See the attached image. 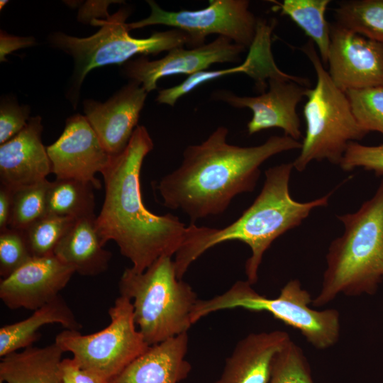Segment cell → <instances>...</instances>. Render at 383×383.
Here are the masks:
<instances>
[{
	"label": "cell",
	"instance_id": "28",
	"mask_svg": "<svg viewBox=\"0 0 383 383\" xmlns=\"http://www.w3.org/2000/svg\"><path fill=\"white\" fill-rule=\"evenodd\" d=\"M76 221L69 217L46 214L23 230L33 256L54 255L57 244Z\"/></svg>",
	"mask_w": 383,
	"mask_h": 383
},
{
	"label": "cell",
	"instance_id": "23",
	"mask_svg": "<svg viewBox=\"0 0 383 383\" xmlns=\"http://www.w3.org/2000/svg\"><path fill=\"white\" fill-rule=\"evenodd\" d=\"M63 350L55 342L43 348L30 346L0 362V380L6 383H62L60 366Z\"/></svg>",
	"mask_w": 383,
	"mask_h": 383
},
{
	"label": "cell",
	"instance_id": "39",
	"mask_svg": "<svg viewBox=\"0 0 383 383\" xmlns=\"http://www.w3.org/2000/svg\"><path fill=\"white\" fill-rule=\"evenodd\" d=\"M0 383H4V382H2L1 380H0Z\"/></svg>",
	"mask_w": 383,
	"mask_h": 383
},
{
	"label": "cell",
	"instance_id": "9",
	"mask_svg": "<svg viewBox=\"0 0 383 383\" xmlns=\"http://www.w3.org/2000/svg\"><path fill=\"white\" fill-rule=\"evenodd\" d=\"M110 323L102 330L87 335L65 329L55 343L70 352L82 368L110 381L150 347L137 328L133 304L120 295L109 309Z\"/></svg>",
	"mask_w": 383,
	"mask_h": 383
},
{
	"label": "cell",
	"instance_id": "11",
	"mask_svg": "<svg viewBox=\"0 0 383 383\" xmlns=\"http://www.w3.org/2000/svg\"><path fill=\"white\" fill-rule=\"evenodd\" d=\"M309 81L287 74L268 79V89L255 96H240L227 90H219L213 96L235 108H248L252 116L248 123L249 135L262 130L277 128L284 135L298 140L301 136L298 104L306 96Z\"/></svg>",
	"mask_w": 383,
	"mask_h": 383
},
{
	"label": "cell",
	"instance_id": "31",
	"mask_svg": "<svg viewBox=\"0 0 383 383\" xmlns=\"http://www.w3.org/2000/svg\"><path fill=\"white\" fill-rule=\"evenodd\" d=\"M33 256L23 231L8 228L0 231V275L6 278Z\"/></svg>",
	"mask_w": 383,
	"mask_h": 383
},
{
	"label": "cell",
	"instance_id": "38",
	"mask_svg": "<svg viewBox=\"0 0 383 383\" xmlns=\"http://www.w3.org/2000/svg\"><path fill=\"white\" fill-rule=\"evenodd\" d=\"M7 0H1L0 1V10H2V9L4 7V6L8 4Z\"/></svg>",
	"mask_w": 383,
	"mask_h": 383
},
{
	"label": "cell",
	"instance_id": "32",
	"mask_svg": "<svg viewBox=\"0 0 383 383\" xmlns=\"http://www.w3.org/2000/svg\"><path fill=\"white\" fill-rule=\"evenodd\" d=\"M339 166L344 171L362 167L377 176H383V144L370 146L350 142Z\"/></svg>",
	"mask_w": 383,
	"mask_h": 383
},
{
	"label": "cell",
	"instance_id": "7",
	"mask_svg": "<svg viewBox=\"0 0 383 383\" xmlns=\"http://www.w3.org/2000/svg\"><path fill=\"white\" fill-rule=\"evenodd\" d=\"M248 281H237L224 293L197 301L191 315L192 325L218 311L241 308L255 312L265 311L284 324L298 330L316 349L334 345L340 333V313L334 309H312L310 293L296 279L287 282L275 298L257 292Z\"/></svg>",
	"mask_w": 383,
	"mask_h": 383
},
{
	"label": "cell",
	"instance_id": "35",
	"mask_svg": "<svg viewBox=\"0 0 383 383\" xmlns=\"http://www.w3.org/2000/svg\"><path fill=\"white\" fill-rule=\"evenodd\" d=\"M118 1H87L79 9L77 20L84 23H90L97 18H109L108 6Z\"/></svg>",
	"mask_w": 383,
	"mask_h": 383
},
{
	"label": "cell",
	"instance_id": "4",
	"mask_svg": "<svg viewBox=\"0 0 383 383\" xmlns=\"http://www.w3.org/2000/svg\"><path fill=\"white\" fill-rule=\"evenodd\" d=\"M338 218L343 233L329 245L313 306H325L339 294L372 295L383 282V178L374 194L357 211Z\"/></svg>",
	"mask_w": 383,
	"mask_h": 383
},
{
	"label": "cell",
	"instance_id": "36",
	"mask_svg": "<svg viewBox=\"0 0 383 383\" xmlns=\"http://www.w3.org/2000/svg\"><path fill=\"white\" fill-rule=\"evenodd\" d=\"M33 37L15 36L1 30L0 33V61L6 60V56L15 50L33 46L35 44Z\"/></svg>",
	"mask_w": 383,
	"mask_h": 383
},
{
	"label": "cell",
	"instance_id": "17",
	"mask_svg": "<svg viewBox=\"0 0 383 383\" xmlns=\"http://www.w3.org/2000/svg\"><path fill=\"white\" fill-rule=\"evenodd\" d=\"M42 118H30L16 136L0 145L1 184L15 190L47 179L52 173L46 147L42 143Z\"/></svg>",
	"mask_w": 383,
	"mask_h": 383
},
{
	"label": "cell",
	"instance_id": "27",
	"mask_svg": "<svg viewBox=\"0 0 383 383\" xmlns=\"http://www.w3.org/2000/svg\"><path fill=\"white\" fill-rule=\"evenodd\" d=\"M48 179L13 190L12 209L9 228L24 230L46 213Z\"/></svg>",
	"mask_w": 383,
	"mask_h": 383
},
{
	"label": "cell",
	"instance_id": "2",
	"mask_svg": "<svg viewBox=\"0 0 383 383\" xmlns=\"http://www.w3.org/2000/svg\"><path fill=\"white\" fill-rule=\"evenodd\" d=\"M152 140L143 126H138L125 148L111 156L101 174L104 200L96 226L103 244L113 240L131 269L142 272L162 256L174 255L182 246L188 226L178 217L157 215L144 205L140 171Z\"/></svg>",
	"mask_w": 383,
	"mask_h": 383
},
{
	"label": "cell",
	"instance_id": "5",
	"mask_svg": "<svg viewBox=\"0 0 383 383\" xmlns=\"http://www.w3.org/2000/svg\"><path fill=\"white\" fill-rule=\"evenodd\" d=\"M118 287L121 295L131 299L137 328L150 346L187 333L192 326L199 299L177 277L172 257H160L142 272L126 268Z\"/></svg>",
	"mask_w": 383,
	"mask_h": 383
},
{
	"label": "cell",
	"instance_id": "25",
	"mask_svg": "<svg viewBox=\"0 0 383 383\" xmlns=\"http://www.w3.org/2000/svg\"><path fill=\"white\" fill-rule=\"evenodd\" d=\"M330 0H284L274 1V9L289 16L317 45L324 65L327 64L331 43L330 24L325 13Z\"/></svg>",
	"mask_w": 383,
	"mask_h": 383
},
{
	"label": "cell",
	"instance_id": "30",
	"mask_svg": "<svg viewBox=\"0 0 383 383\" xmlns=\"http://www.w3.org/2000/svg\"><path fill=\"white\" fill-rule=\"evenodd\" d=\"M345 93L360 125L368 133L377 131L383 135V87Z\"/></svg>",
	"mask_w": 383,
	"mask_h": 383
},
{
	"label": "cell",
	"instance_id": "16",
	"mask_svg": "<svg viewBox=\"0 0 383 383\" xmlns=\"http://www.w3.org/2000/svg\"><path fill=\"white\" fill-rule=\"evenodd\" d=\"M148 92L131 81L105 103L87 99L85 117L111 156L121 153L138 126Z\"/></svg>",
	"mask_w": 383,
	"mask_h": 383
},
{
	"label": "cell",
	"instance_id": "22",
	"mask_svg": "<svg viewBox=\"0 0 383 383\" xmlns=\"http://www.w3.org/2000/svg\"><path fill=\"white\" fill-rule=\"evenodd\" d=\"M52 323L61 324L65 329L72 331H79L82 327L65 300L59 295L33 311L28 318L0 328L1 358L32 346L40 335L38 330Z\"/></svg>",
	"mask_w": 383,
	"mask_h": 383
},
{
	"label": "cell",
	"instance_id": "33",
	"mask_svg": "<svg viewBox=\"0 0 383 383\" xmlns=\"http://www.w3.org/2000/svg\"><path fill=\"white\" fill-rule=\"evenodd\" d=\"M30 108L11 100H2L0 106V144L19 133L27 125Z\"/></svg>",
	"mask_w": 383,
	"mask_h": 383
},
{
	"label": "cell",
	"instance_id": "12",
	"mask_svg": "<svg viewBox=\"0 0 383 383\" xmlns=\"http://www.w3.org/2000/svg\"><path fill=\"white\" fill-rule=\"evenodd\" d=\"M328 74L342 91L383 87V43L330 24Z\"/></svg>",
	"mask_w": 383,
	"mask_h": 383
},
{
	"label": "cell",
	"instance_id": "3",
	"mask_svg": "<svg viewBox=\"0 0 383 383\" xmlns=\"http://www.w3.org/2000/svg\"><path fill=\"white\" fill-rule=\"evenodd\" d=\"M293 162L282 163L265 171L261 192L252 204L233 223L223 228L188 226L186 239L174 255L178 278L206 250L229 240L245 243L251 250L245 272L247 281L254 284L263 255L272 243L286 232L300 226L312 210L326 206L331 193L310 201L294 200L289 192Z\"/></svg>",
	"mask_w": 383,
	"mask_h": 383
},
{
	"label": "cell",
	"instance_id": "15",
	"mask_svg": "<svg viewBox=\"0 0 383 383\" xmlns=\"http://www.w3.org/2000/svg\"><path fill=\"white\" fill-rule=\"evenodd\" d=\"M74 270L55 255L33 257L0 281V299L11 309L35 311L60 294Z\"/></svg>",
	"mask_w": 383,
	"mask_h": 383
},
{
	"label": "cell",
	"instance_id": "1",
	"mask_svg": "<svg viewBox=\"0 0 383 383\" xmlns=\"http://www.w3.org/2000/svg\"><path fill=\"white\" fill-rule=\"evenodd\" d=\"M228 134L226 127L219 126L200 144L187 146L181 165L157 184L162 204L181 210L192 223L223 213L235 196L253 192L267 160L301 148V143L284 135L240 147L228 143Z\"/></svg>",
	"mask_w": 383,
	"mask_h": 383
},
{
	"label": "cell",
	"instance_id": "19",
	"mask_svg": "<svg viewBox=\"0 0 383 383\" xmlns=\"http://www.w3.org/2000/svg\"><path fill=\"white\" fill-rule=\"evenodd\" d=\"M283 331L252 333L240 340L214 383H267L274 356L290 341Z\"/></svg>",
	"mask_w": 383,
	"mask_h": 383
},
{
	"label": "cell",
	"instance_id": "18",
	"mask_svg": "<svg viewBox=\"0 0 383 383\" xmlns=\"http://www.w3.org/2000/svg\"><path fill=\"white\" fill-rule=\"evenodd\" d=\"M271 25L263 20L258 21L255 38L249 48V53L240 65L217 70H204L188 76L183 82L172 87L158 91V103L174 106L182 96L199 86L212 80L236 73H245L252 78L260 91L267 87L265 79L286 76L287 74L278 69L270 50Z\"/></svg>",
	"mask_w": 383,
	"mask_h": 383
},
{
	"label": "cell",
	"instance_id": "14",
	"mask_svg": "<svg viewBox=\"0 0 383 383\" xmlns=\"http://www.w3.org/2000/svg\"><path fill=\"white\" fill-rule=\"evenodd\" d=\"M46 150L56 179H76L101 189V182L95 174L103 172L111 156L85 116L69 117L60 136Z\"/></svg>",
	"mask_w": 383,
	"mask_h": 383
},
{
	"label": "cell",
	"instance_id": "6",
	"mask_svg": "<svg viewBox=\"0 0 383 383\" xmlns=\"http://www.w3.org/2000/svg\"><path fill=\"white\" fill-rule=\"evenodd\" d=\"M301 50L311 62L316 83L309 89L304 106L306 123L301 152L293 162L294 169L304 171L313 161L340 164L350 142L363 139L369 133L357 122L346 93L333 82L311 40Z\"/></svg>",
	"mask_w": 383,
	"mask_h": 383
},
{
	"label": "cell",
	"instance_id": "10",
	"mask_svg": "<svg viewBox=\"0 0 383 383\" xmlns=\"http://www.w3.org/2000/svg\"><path fill=\"white\" fill-rule=\"evenodd\" d=\"M150 15L128 23L129 30L148 26L164 25L180 30L189 38V48L201 46L207 35L216 34L250 48L257 33L258 21L247 0H210L208 6L197 10L169 11L152 0L147 1Z\"/></svg>",
	"mask_w": 383,
	"mask_h": 383
},
{
	"label": "cell",
	"instance_id": "37",
	"mask_svg": "<svg viewBox=\"0 0 383 383\" xmlns=\"http://www.w3.org/2000/svg\"><path fill=\"white\" fill-rule=\"evenodd\" d=\"M13 190L0 186V231L9 228L12 209Z\"/></svg>",
	"mask_w": 383,
	"mask_h": 383
},
{
	"label": "cell",
	"instance_id": "26",
	"mask_svg": "<svg viewBox=\"0 0 383 383\" xmlns=\"http://www.w3.org/2000/svg\"><path fill=\"white\" fill-rule=\"evenodd\" d=\"M336 23L368 39L383 43V0H349L334 9Z\"/></svg>",
	"mask_w": 383,
	"mask_h": 383
},
{
	"label": "cell",
	"instance_id": "20",
	"mask_svg": "<svg viewBox=\"0 0 383 383\" xmlns=\"http://www.w3.org/2000/svg\"><path fill=\"white\" fill-rule=\"evenodd\" d=\"M187 333L153 345L109 383H181L192 370Z\"/></svg>",
	"mask_w": 383,
	"mask_h": 383
},
{
	"label": "cell",
	"instance_id": "34",
	"mask_svg": "<svg viewBox=\"0 0 383 383\" xmlns=\"http://www.w3.org/2000/svg\"><path fill=\"white\" fill-rule=\"evenodd\" d=\"M60 373L62 383H109L96 374L82 369L72 358L61 361Z\"/></svg>",
	"mask_w": 383,
	"mask_h": 383
},
{
	"label": "cell",
	"instance_id": "8",
	"mask_svg": "<svg viewBox=\"0 0 383 383\" xmlns=\"http://www.w3.org/2000/svg\"><path fill=\"white\" fill-rule=\"evenodd\" d=\"M131 13L130 8L122 7L106 19L93 20L90 24L101 28L89 37L79 38L62 32L50 35V43L54 47L74 59L73 88L77 94L86 75L94 68L127 62L136 55H157L178 47H189V36L176 28L155 32L145 38L131 36L126 23Z\"/></svg>",
	"mask_w": 383,
	"mask_h": 383
},
{
	"label": "cell",
	"instance_id": "24",
	"mask_svg": "<svg viewBox=\"0 0 383 383\" xmlns=\"http://www.w3.org/2000/svg\"><path fill=\"white\" fill-rule=\"evenodd\" d=\"M94 189L91 183L76 179H56L50 182L47 214L76 220L96 216Z\"/></svg>",
	"mask_w": 383,
	"mask_h": 383
},
{
	"label": "cell",
	"instance_id": "13",
	"mask_svg": "<svg viewBox=\"0 0 383 383\" xmlns=\"http://www.w3.org/2000/svg\"><path fill=\"white\" fill-rule=\"evenodd\" d=\"M243 46L229 38L218 36L214 40L193 48L178 47L163 57L150 60L145 56L129 60L124 67L125 75L139 83L148 93L157 89L160 79L176 74H187L207 70L215 63L240 62Z\"/></svg>",
	"mask_w": 383,
	"mask_h": 383
},
{
	"label": "cell",
	"instance_id": "29",
	"mask_svg": "<svg viewBox=\"0 0 383 383\" xmlns=\"http://www.w3.org/2000/svg\"><path fill=\"white\" fill-rule=\"evenodd\" d=\"M267 383H314L303 350L292 340L274 356Z\"/></svg>",
	"mask_w": 383,
	"mask_h": 383
},
{
	"label": "cell",
	"instance_id": "21",
	"mask_svg": "<svg viewBox=\"0 0 383 383\" xmlns=\"http://www.w3.org/2000/svg\"><path fill=\"white\" fill-rule=\"evenodd\" d=\"M96 218L77 220L54 251L60 261L83 276H96L106 272L111 258V252L104 248Z\"/></svg>",
	"mask_w": 383,
	"mask_h": 383
}]
</instances>
